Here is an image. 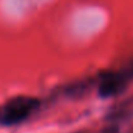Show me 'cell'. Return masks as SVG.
<instances>
[{
  "label": "cell",
  "mask_w": 133,
  "mask_h": 133,
  "mask_svg": "<svg viewBox=\"0 0 133 133\" xmlns=\"http://www.w3.org/2000/svg\"><path fill=\"white\" fill-rule=\"evenodd\" d=\"M40 102L34 97H25L19 96L12 98L5 103L0 114V123L5 127L17 125L25 122L38 107Z\"/></svg>",
  "instance_id": "cell-1"
},
{
  "label": "cell",
  "mask_w": 133,
  "mask_h": 133,
  "mask_svg": "<svg viewBox=\"0 0 133 133\" xmlns=\"http://www.w3.org/2000/svg\"><path fill=\"white\" fill-rule=\"evenodd\" d=\"M125 78L122 75H107L98 85V94L101 97H111L120 93L125 87Z\"/></svg>",
  "instance_id": "cell-2"
},
{
  "label": "cell",
  "mask_w": 133,
  "mask_h": 133,
  "mask_svg": "<svg viewBox=\"0 0 133 133\" xmlns=\"http://www.w3.org/2000/svg\"><path fill=\"white\" fill-rule=\"evenodd\" d=\"M0 114H1V110H0Z\"/></svg>",
  "instance_id": "cell-3"
}]
</instances>
